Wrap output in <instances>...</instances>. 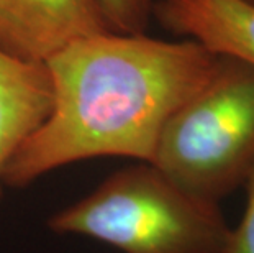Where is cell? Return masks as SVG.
<instances>
[{
	"label": "cell",
	"instance_id": "5b68a950",
	"mask_svg": "<svg viewBox=\"0 0 254 253\" xmlns=\"http://www.w3.org/2000/svg\"><path fill=\"white\" fill-rule=\"evenodd\" d=\"M153 15L176 36L254 68V3L248 0H154Z\"/></svg>",
	"mask_w": 254,
	"mask_h": 253
},
{
	"label": "cell",
	"instance_id": "8992f818",
	"mask_svg": "<svg viewBox=\"0 0 254 253\" xmlns=\"http://www.w3.org/2000/svg\"><path fill=\"white\" fill-rule=\"evenodd\" d=\"M51 102L45 63L23 61L0 50V197L10 160L46 120Z\"/></svg>",
	"mask_w": 254,
	"mask_h": 253
},
{
	"label": "cell",
	"instance_id": "277c9868",
	"mask_svg": "<svg viewBox=\"0 0 254 253\" xmlns=\"http://www.w3.org/2000/svg\"><path fill=\"white\" fill-rule=\"evenodd\" d=\"M112 31L99 0H0V50L45 63L61 48Z\"/></svg>",
	"mask_w": 254,
	"mask_h": 253
},
{
	"label": "cell",
	"instance_id": "52a82bcc",
	"mask_svg": "<svg viewBox=\"0 0 254 253\" xmlns=\"http://www.w3.org/2000/svg\"><path fill=\"white\" fill-rule=\"evenodd\" d=\"M99 3L112 31L138 35L148 28L154 0H99Z\"/></svg>",
	"mask_w": 254,
	"mask_h": 253
},
{
	"label": "cell",
	"instance_id": "9c48e42d",
	"mask_svg": "<svg viewBox=\"0 0 254 253\" xmlns=\"http://www.w3.org/2000/svg\"><path fill=\"white\" fill-rule=\"evenodd\" d=\"M248 2H251V3H254V0H248Z\"/></svg>",
	"mask_w": 254,
	"mask_h": 253
},
{
	"label": "cell",
	"instance_id": "ba28073f",
	"mask_svg": "<svg viewBox=\"0 0 254 253\" xmlns=\"http://www.w3.org/2000/svg\"><path fill=\"white\" fill-rule=\"evenodd\" d=\"M246 207L241 222L231 229L225 253H254V166L246 181Z\"/></svg>",
	"mask_w": 254,
	"mask_h": 253
},
{
	"label": "cell",
	"instance_id": "3957f363",
	"mask_svg": "<svg viewBox=\"0 0 254 253\" xmlns=\"http://www.w3.org/2000/svg\"><path fill=\"white\" fill-rule=\"evenodd\" d=\"M205 201L245 184L254 166V68L220 56L212 76L164 123L149 161Z\"/></svg>",
	"mask_w": 254,
	"mask_h": 253
},
{
	"label": "cell",
	"instance_id": "6da1fadb",
	"mask_svg": "<svg viewBox=\"0 0 254 253\" xmlns=\"http://www.w3.org/2000/svg\"><path fill=\"white\" fill-rule=\"evenodd\" d=\"M218 59L197 41L144 33L104 31L69 43L45 61L51 110L10 160L3 184L25 187L100 156L149 163L167 118L207 83Z\"/></svg>",
	"mask_w": 254,
	"mask_h": 253
},
{
	"label": "cell",
	"instance_id": "7a4b0ae2",
	"mask_svg": "<svg viewBox=\"0 0 254 253\" xmlns=\"http://www.w3.org/2000/svg\"><path fill=\"white\" fill-rule=\"evenodd\" d=\"M48 227L122 253H225L231 232L218 202L184 191L146 161L115 171Z\"/></svg>",
	"mask_w": 254,
	"mask_h": 253
}]
</instances>
